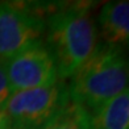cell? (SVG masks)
<instances>
[{
  "label": "cell",
  "instance_id": "30bf717a",
  "mask_svg": "<svg viewBox=\"0 0 129 129\" xmlns=\"http://www.w3.org/2000/svg\"><path fill=\"white\" fill-rule=\"evenodd\" d=\"M0 129H11L9 119L3 109H0Z\"/></svg>",
  "mask_w": 129,
  "mask_h": 129
},
{
  "label": "cell",
  "instance_id": "3957f363",
  "mask_svg": "<svg viewBox=\"0 0 129 129\" xmlns=\"http://www.w3.org/2000/svg\"><path fill=\"white\" fill-rule=\"evenodd\" d=\"M70 100L69 86L59 79L49 87L11 93L3 111L9 119L11 129H40Z\"/></svg>",
  "mask_w": 129,
  "mask_h": 129
},
{
  "label": "cell",
  "instance_id": "9c48e42d",
  "mask_svg": "<svg viewBox=\"0 0 129 129\" xmlns=\"http://www.w3.org/2000/svg\"><path fill=\"white\" fill-rule=\"evenodd\" d=\"M11 93L12 92H11L9 86H8L7 75H5V70H4V63L0 62V109H4Z\"/></svg>",
  "mask_w": 129,
  "mask_h": 129
},
{
  "label": "cell",
  "instance_id": "ba28073f",
  "mask_svg": "<svg viewBox=\"0 0 129 129\" xmlns=\"http://www.w3.org/2000/svg\"><path fill=\"white\" fill-rule=\"evenodd\" d=\"M40 129H92L91 113L79 103L70 100Z\"/></svg>",
  "mask_w": 129,
  "mask_h": 129
},
{
  "label": "cell",
  "instance_id": "6da1fadb",
  "mask_svg": "<svg viewBox=\"0 0 129 129\" xmlns=\"http://www.w3.org/2000/svg\"><path fill=\"white\" fill-rule=\"evenodd\" d=\"M92 3H42L46 48L55 63L58 78L66 80L86 62L98 45Z\"/></svg>",
  "mask_w": 129,
  "mask_h": 129
},
{
  "label": "cell",
  "instance_id": "7a4b0ae2",
  "mask_svg": "<svg viewBox=\"0 0 129 129\" xmlns=\"http://www.w3.org/2000/svg\"><path fill=\"white\" fill-rule=\"evenodd\" d=\"M129 88V58L124 48L100 42L75 71L69 86L70 99L92 115Z\"/></svg>",
  "mask_w": 129,
  "mask_h": 129
},
{
  "label": "cell",
  "instance_id": "277c9868",
  "mask_svg": "<svg viewBox=\"0 0 129 129\" xmlns=\"http://www.w3.org/2000/svg\"><path fill=\"white\" fill-rule=\"evenodd\" d=\"M42 3L0 2V62L4 63L30 45L42 41Z\"/></svg>",
  "mask_w": 129,
  "mask_h": 129
},
{
  "label": "cell",
  "instance_id": "8992f818",
  "mask_svg": "<svg viewBox=\"0 0 129 129\" xmlns=\"http://www.w3.org/2000/svg\"><path fill=\"white\" fill-rule=\"evenodd\" d=\"M104 42L129 49V2L105 3L98 16Z\"/></svg>",
  "mask_w": 129,
  "mask_h": 129
},
{
  "label": "cell",
  "instance_id": "52a82bcc",
  "mask_svg": "<svg viewBox=\"0 0 129 129\" xmlns=\"http://www.w3.org/2000/svg\"><path fill=\"white\" fill-rule=\"evenodd\" d=\"M92 129H129V88L91 115Z\"/></svg>",
  "mask_w": 129,
  "mask_h": 129
},
{
  "label": "cell",
  "instance_id": "5b68a950",
  "mask_svg": "<svg viewBox=\"0 0 129 129\" xmlns=\"http://www.w3.org/2000/svg\"><path fill=\"white\" fill-rule=\"evenodd\" d=\"M4 70L12 93L49 87L59 80L55 63L42 41L30 45L4 62Z\"/></svg>",
  "mask_w": 129,
  "mask_h": 129
}]
</instances>
